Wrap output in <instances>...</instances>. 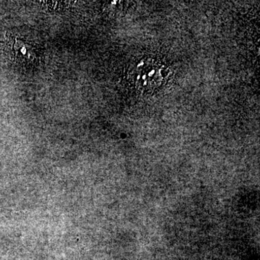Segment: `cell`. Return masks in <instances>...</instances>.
<instances>
[{
  "instance_id": "6da1fadb",
  "label": "cell",
  "mask_w": 260,
  "mask_h": 260,
  "mask_svg": "<svg viewBox=\"0 0 260 260\" xmlns=\"http://www.w3.org/2000/svg\"><path fill=\"white\" fill-rule=\"evenodd\" d=\"M3 50L7 58L14 64L20 66H30L37 64L39 51L37 46L31 41L20 36L10 35L6 37Z\"/></svg>"
},
{
  "instance_id": "7a4b0ae2",
  "label": "cell",
  "mask_w": 260,
  "mask_h": 260,
  "mask_svg": "<svg viewBox=\"0 0 260 260\" xmlns=\"http://www.w3.org/2000/svg\"><path fill=\"white\" fill-rule=\"evenodd\" d=\"M143 60L132 67L129 78L135 88L149 90L159 86L165 76L164 66L153 60Z\"/></svg>"
}]
</instances>
